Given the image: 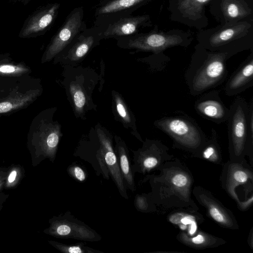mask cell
Here are the masks:
<instances>
[{
    "instance_id": "d6986e66",
    "label": "cell",
    "mask_w": 253,
    "mask_h": 253,
    "mask_svg": "<svg viewBox=\"0 0 253 253\" xmlns=\"http://www.w3.org/2000/svg\"><path fill=\"white\" fill-rule=\"evenodd\" d=\"M115 140L116 145L114 149L125 185L127 190L134 192L136 190L134 180V174L131 170L127 147L120 137L115 136Z\"/></svg>"
},
{
    "instance_id": "6da1fadb",
    "label": "cell",
    "mask_w": 253,
    "mask_h": 253,
    "mask_svg": "<svg viewBox=\"0 0 253 253\" xmlns=\"http://www.w3.org/2000/svg\"><path fill=\"white\" fill-rule=\"evenodd\" d=\"M232 56L208 50L197 43L184 76L190 94L198 96L221 84L228 76L226 62Z\"/></svg>"
},
{
    "instance_id": "cb8c5ba5",
    "label": "cell",
    "mask_w": 253,
    "mask_h": 253,
    "mask_svg": "<svg viewBox=\"0 0 253 253\" xmlns=\"http://www.w3.org/2000/svg\"><path fill=\"white\" fill-rule=\"evenodd\" d=\"M231 170L229 175V184L232 186V188L233 187V191L234 186L248 181L250 177L249 172L237 167L233 169L232 166Z\"/></svg>"
},
{
    "instance_id": "44dd1931",
    "label": "cell",
    "mask_w": 253,
    "mask_h": 253,
    "mask_svg": "<svg viewBox=\"0 0 253 253\" xmlns=\"http://www.w3.org/2000/svg\"><path fill=\"white\" fill-rule=\"evenodd\" d=\"M196 154L201 155L203 158L213 162H217L220 159V149L218 142V136L216 130L211 129L210 137L203 147Z\"/></svg>"
},
{
    "instance_id": "7a4b0ae2",
    "label": "cell",
    "mask_w": 253,
    "mask_h": 253,
    "mask_svg": "<svg viewBox=\"0 0 253 253\" xmlns=\"http://www.w3.org/2000/svg\"><path fill=\"white\" fill-rule=\"evenodd\" d=\"M198 43L205 48L227 53L253 50V20H244L199 31Z\"/></svg>"
},
{
    "instance_id": "d4e9b609",
    "label": "cell",
    "mask_w": 253,
    "mask_h": 253,
    "mask_svg": "<svg viewBox=\"0 0 253 253\" xmlns=\"http://www.w3.org/2000/svg\"><path fill=\"white\" fill-rule=\"evenodd\" d=\"M67 172L71 177L79 182H84L86 179L87 174L85 170L76 163H73L69 166Z\"/></svg>"
},
{
    "instance_id": "ffe728a7",
    "label": "cell",
    "mask_w": 253,
    "mask_h": 253,
    "mask_svg": "<svg viewBox=\"0 0 253 253\" xmlns=\"http://www.w3.org/2000/svg\"><path fill=\"white\" fill-rule=\"evenodd\" d=\"M115 108L118 116L121 118L124 125H127L132 129L134 135L140 141H142L138 134L136 127L135 119L132 112L127 107L125 102L120 96L114 93Z\"/></svg>"
},
{
    "instance_id": "ac0fdd59",
    "label": "cell",
    "mask_w": 253,
    "mask_h": 253,
    "mask_svg": "<svg viewBox=\"0 0 253 253\" xmlns=\"http://www.w3.org/2000/svg\"><path fill=\"white\" fill-rule=\"evenodd\" d=\"M60 5L58 3L49 4L34 15L22 31V35L42 32L49 28L57 16Z\"/></svg>"
},
{
    "instance_id": "4dcf8cb0",
    "label": "cell",
    "mask_w": 253,
    "mask_h": 253,
    "mask_svg": "<svg viewBox=\"0 0 253 253\" xmlns=\"http://www.w3.org/2000/svg\"><path fill=\"white\" fill-rule=\"evenodd\" d=\"M17 175V172L16 170H13L9 174L8 178L9 182L11 183L13 182L15 179Z\"/></svg>"
},
{
    "instance_id": "2e32d148",
    "label": "cell",
    "mask_w": 253,
    "mask_h": 253,
    "mask_svg": "<svg viewBox=\"0 0 253 253\" xmlns=\"http://www.w3.org/2000/svg\"><path fill=\"white\" fill-rule=\"evenodd\" d=\"M253 85V50L227 80L224 87L228 96L236 95Z\"/></svg>"
},
{
    "instance_id": "3957f363",
    "label": "cell",
    "mask_w": 253,
    "mask_h": 253,
    "mask_svg": "<svg viewBox=\"0 0 253 253\" xmlns=\"http://www.w3.org/2000/svg\"><path fill=\"white\" fill-rule=\"evenodd\" d=\"M192 34L186 31L173 29L168 31L159 30L157 25L147 33L122 37L116 40L117 45L124 48L134 49L137 51L151 52L147 58L160 61L161 64L167 62L168 57L164 51L170 47H186L191 43Z\"/></svg>"
},
{
    "instance_id": "4316f807",
    "label": "cell",
    "mask_w": 253,
    "mask_h": 253,
    "mask_svg": "<svg viewBox=\"0 0 253 253\" xmlns=\"http://www.w3.org/2000/svg\"><path fill=\"white\" fill-rule=\"evenodd\" d=\"M148 198L145 194L135 196L134 204L137 210L143 212L149 211Z\"/></svg>"
},
{
    "instance_id": "7402d4cb",
    "label": "cell",
    "mask_w": 253,
    "mask_h": 253,
    "mask_svg": "<svg viewBox=\"0 0 253 253\" xmlns=\"http://www.w3.org/2000/svg\"><path fill=\"white\" fill-rule=\"evenodd\" d=\"M179 240L183 244L191 247L202 249L217 245V239L206 233H199L194 237H189L182 232L178 235Z\"/></svg>"
},
{
    "instance_id": "8992f818",
    "label": "cell",
    "mask_w": 253,
    "mask_h": 253,
    "mask_svg": "<svg viewBox=\"0 0 253 253\" xmlns=\"http://www.w3.org/2000/svg\"><path fill=\"white\" fill-rule=\"evenodd\" d=\"M211 0H169V19L199 31L203 30L209 24L206 7Z\"/></svg>"
},
{
    "instance_id": "e0dca14e",
    "label": "cell",
    "mask_w": 253,
    "mask_h": 253,
    "mask_svg": "<svg viewBox=\"0 0 253 253\" xmlns=\"http://www.w3.org/2000/svg\"><path fill=\"white\" fill-rule=\"evenodd\" d=\"M196 198L208 212L210 216L219 225L228 228H237L236 222L230 211L226 210L210 193L195 188L193 191Z\"/></svg>"
},
{
    "instance_id": "52a82bcc",
    "label": "cell",
    "mask_w": 253,
    "mask_h": 253,
    "mask_svg": "<svg viewBox=\"0 0 253 253\" xmlns=\"http://www.w3.org/2000/svg\"><path fill=\"white\" fill-rule=\"evenodd\" d=\"M50 233L56 238L81 241L93 242L102 239L101 235L96 231L76 218L69 211L54 217Z\"/></svg>"
},
{
    "instance_id": "f546056e",
    "label": "cell",
    "mask_w": 253,
    "mask_h": 253,
    "mask_svg": "<svg viewBox=\"0 0 253 253\" xmlns=\"http://www.w3.org/2000/svg\"><path fill=\"white\" fill-rule=\"evenodd\" d=\"M15 71V68L10 65H3L0 67V72L2 73H12Z\"/></svg>"
},
{
    "instance_id": "8fae6325",
    "label": "cell",
    "mask_w": 253,
    "mask_h": 253,
    "mask_svg": "<svg viewBox=\"0 0 253 253\" xmlns=\"http://www.w3.org/2000/svg\"><path fill=\"white\" fill-rule=\"evenodd\" d=\"M168 147L158 140L146 139L141 148L132 151L133 162L131 165L134 174H144L158 167L160 160L168 155Z\"/></svg>"
},
{
    "instance_id": "7c38bea8",
    "label": "cell",
    "mask_w": 253,
    "mask_h": 253,
    "mask_svg": "<svg viewBox=\"0 0 253 253\" xmlns=\"http://www.w3.org/2000/svg\"><path fill=\"white\" fill-rule=\"evenodd\" d=\"M155 0H100L95 8L94 24L131 15L137 9Z\"/></svg>"
},
{
    "instance_id": "4fadbf2b",
    "label": "cell",
    "mask_w": 253,
    "mask_h": 253,
    "mask_svg": "<svg viewBox=\"0 0 253 253\" xmlns=\"http://www.w3.org/2000/svg\"><path fill=\"white\" fill-rule=\"evenodd\" d=\"M103 40L99 27L86 28L79 34L59 54L63 60L77 61L84 57L93 48Z\"/></svg>"
},
{
    "instance_id": "83f0119b",
    "label": "cell",
    "mask_w": 253,
    "mask_h": 253,
    "mask_svg": "<svg viewBox=\"0 0 253 253\" xmlns=\"http://www.w3.org/2000/svg\"><path fill=\"white\" fill-rule=\"evenodd\" d=\"M171 182L174 186L179 189L186 187L189 183V179L185 174L178 172L172 175Z\"/></svg>"
},
{
    "instance_id": "f1b7e54d",
    "label": "cell",
    "mask_w": 253,
    "mask_h": 253,
    "mask_svg": "<svg viewBox=\"0 0 253 253\" xmlns=\"http://www.w3.org/2000/svg\"><path fill=\"white\" fill-rule=\"evenodd\" d=\"M12 108V105L9 102L0 103V113H6L9 111Z\"/></svg>"
},
{
    "instance_id": "277c9868",
    "label": "cell",
    "mask_w": 253,
    "mask_h": 253,
    "mask_svg": "<svg viewBox=\"0 0 253 253\" xmlns=\"http://www.w3.org/2000/svg\"><path fill=\"white\" fill-rule=\"evenodd\" d=\"M227 123L229 150L234 159H240L252 149L253 106L237 96L230 106Z\"/></svg>"
},
{
    "instance_id": "ba28073f",
    "label": "cell",
    "mask_w": 253,
    "mask_h": 253,
    "mask_svg": "<svg viewBox=\"0 0 253 253\" xmlns=\"http://www.w3.org/2000/svg\"><path fill=\"white\" fill-rule=\"evenodd\" d=\"M208 6L220 25L253 20V0H211Z\"/></svg>"
},
{
    "instance_id": "30bf717a",
    "label": "cell",
    "mask_w": 253,
    "mask_h": 253,
    "mask_svg": "<svg viewBox=\"0 0 253 253\" xmlns=\"http://www.w3.org/2000/svg\"><path fill=\"white\" fill-rule=\"evenodd\" d=\"M84 15L82 7H76L70 12L48 46L46 52L48 58H52L61 52L79 34L87 28Z\"/></svg>"
},
{
    "instance_id": "5b68a950",
    "label": "cell",
    "mask_w": 253,
    "mask_h": 253,
    "mask_svg": "<svg viewBox=\"0 0 253 253\" xmlns=\"http://www.w3.org/2000/svg\"><path fill=\"white\" fill-rule=\"evenodd\" d=\"M154 125L168 135L175 146L192 152L197 153L207 139L197 122L183 113L162 117L156 120Z\"/></svg>"
},
{
    "instance_id": "9a60e30c",
    "label": "cell",
    "mask_w": 253,
    "mask_h": 253,
    "mask_svg": "<svg viewBox=\"0 0 253 253\" xmlns=\"http://www.w3.org/2000/svg\"><path fill=\"white\" fill-rule=\"evenodd\" d=\"M98 139L101 145L103 159L108 169L110 176L115 183L120 195L128 199L127 189L120 171L117 157L113 147L111 138L102 130H98Z\"/></svg>"
},
{
    "instance_id": "9c48e42d",
    "label": "cell",
    "mask_w": 253,
    "mask_h": 253,
    "mask_svg": "<svg viewBox=\"0 0 253 253\" xmlns=\"http://www.w3.org/2000/svg\"><path fill=\"white\" fill-rule=\"evenodd\" d=\"M103 39H118L132 36L146 28L152 27L153 23L148 14L129 15L114 18L98 24Z\"/></svg>"
},
{
    "instance_id": "484cf974",
    "label": "cell",
    "mask_w": 253,
    "mask_h": 253,
    "mask_svg": "<svg viewBox=\"0 0 253 253\" xmlns=\"http://www.w3.org/2000/svg\"><path fill=\"white\" fill-rule=\"evenodd\" d=\"M73 101L76 108L80 111L84 108L85 103V96L84 93L79 88L73 86L71 88Z\"/></svg>"
},
{
    "instance_id": "5bb4252c",
    "label": "cell",
    "mask_w": 253,
    "mask_h": 253,
    "mask_svg": "<svg viewBox=\"0 0 253 253\" xmlns=\"http://www.w3.org/2000/svg\"><path fill=\"white\" fill-rule=\"evenodd\" d=\"M219 93V90H211L204 93L194 106L198 115L217 124L226 122L229 113V108L221 99Z\"/></svg>"
},
{
    "instance_id": "603a6c76",
    "label": "cell",
    "mask_w": 253,
    "mask_h": 253,
    "mask_svg": "<svg viewBox=\"0 0 253 253\" xmlns=\"http://www.w3.org/2000/svg\"><path fill=\"white\" fill-rule=\"evenodd\" d=\"M51 244L58 250L64 253H104L86 246V244L82 242L73 244H66L52 241Z\"/></svg>"
}]
</instances>
